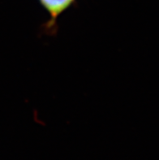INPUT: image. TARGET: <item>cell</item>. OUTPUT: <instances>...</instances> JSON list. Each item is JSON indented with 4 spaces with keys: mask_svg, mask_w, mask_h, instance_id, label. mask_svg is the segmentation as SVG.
<instances>
[{
    "mask_svg": "<svg viewBox=\"0 0 159 160\" xmlns=\"http://www.w3.org/2000/svg\"><path fill=\"white\" fill-rule=\"evenodd\" d=\"M75 0H40L43 8L50 15V26L55 24L61 14L74 2Z\"/></svg>",
    "mask_w": 159,
    "mask_h": 160,
    "instance_id": "1",
    "label": "cell"
}]
</instances>
